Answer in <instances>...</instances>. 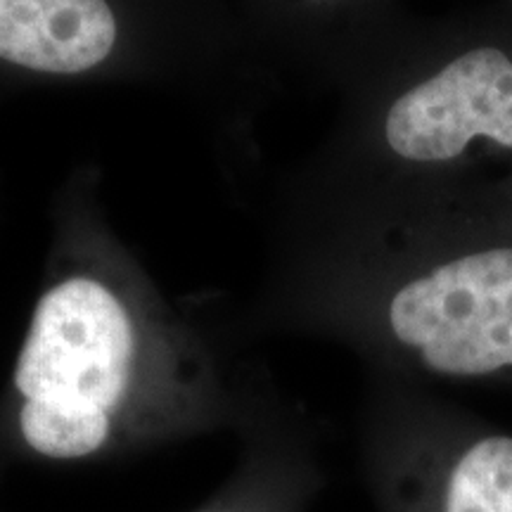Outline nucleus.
<instances>
[{
  "instance_id": "1",
  "label": "nucleus",
  "mask_w": 512,
  "mask_h": 512,
  "mask_svg": "<svg viewBox=\"0 0 512 512\" xmlns=\"http://www.w3.org/2000/svg\"><path fill=\"white\" fill-rule=\"evenodd\" d=\"M55 264L12 373L31 451L88 460L211 401L207 349L114 235L88 174L67 185Z\"/></svg>"
},
{
  "instance_id": "2",
  "label": "nucleus",
  "mask_w": 512,
  "mask_h": 512,
  "mask_svg": "<svg viewBox=\"0 0 512 512\" xmlns=\"http://www.w3.org/2000/svg\"><path fill=\"white\" fill-rule=\"evenodd\" d=\"M394 356L448 380L512 373V247L408 275L373 316Z\"/></svg>"
},
{
  "instance_id": "3",
  "label": "nucleus",
  "mask_w": 512,
  "mask_h": 512,
  "mask_svg": "<svg viewBox=\"0 0 512 512\" xmlns=\"http://www.w3.org/2000/svg\"><path fill=\"white\" fill-rule=\"evenodd\" d=\"M368 477L382 512H512V434L394 422L375 437Z\"/></svg>"
},
{
  "instance_id": "4",
  "label": "nucleus",
  "mask_w": 512,
  "mask_h": 512,
  "mask_svg": "<svg viewBox=\"0 0 512 512\" xmlns=\"http://www.w3.org/2000/svg\"><path fill=\"white\" fill-rule=\"evenodd\" d=\"M0 62L67 88H183L131 41L110 0H0Z\"/></svg>"
},
{
  "instance_id": "5",
  "label": "nucleus",
  "mask_w": 512,
  "mask_h": 512,
  "mask_svg": "<svg viewBox=\"0 0 512 512\" xmlns=\"http://www.w3.org/2000/svg\"><path fill=\"white\" fill-rule=\"evenodd\" d=\"M382 138L408 164L453 162L477 138L512 150V60L498 48L458 55L389 102Z\"/></svg>"
},
{
  "instance_id": "6",
  "label": "nucleus",
  "mask_w": 512,
  "mask_h": 512,
  "mask_svg": "<svg viewBox=\"0 0 512 512\" xmlns=\"http://www.w3.org/2000/svg\"><path fill=\"white\" fill-rule=\"evenodd\" d=\"M200 512H249L245 508H228V505H221V508H207V510H200Z\"/></svg>"
}]
</instances>
